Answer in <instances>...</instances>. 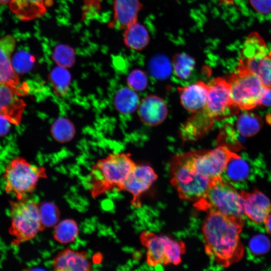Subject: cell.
<instances>
[{"instance_id":"6da1fadb","label":"cell","mask_w":271,"mask_h":271,"mask_svg":"<svg viewBox=\"0 0 271 271\" xmlns=\"http://www.w3.org/2000/svg\"><path fill=\"white\" fill-rule=\"evenodd\" d=\"M208 213L202 228L205 252L218 265L228 267L243 256L240 233L244 220L217 212Z\"/></svg>"},{"instance_id":"7a4b0ae2","label":"cell","mask_w":271,"mask_h":271,"mask_svg":"<svg viewBox=\"0 0 271 271\" xmlns=\"http://www.w3.org/2000/svg\"><path fill=\"white\" fill-rule=\"evenodd\" d=\"M171 183L181 199L196 201L209 188L212 180L203 177L195 171L192 152L175 156L170 168Z\"/></svg>"},{"instance_id":"3957f363","label":"cell","mask_w":271,"mask_h":271,"mask_svg":"<svg viewBox=\"0 0 271 271\" xmlns=\"http://www.w3.org/2000/svg\"><path fill=\"white\" fill-rule=\"evenodd\" d=\"M198 210L219 212L223 215L243 218L244 215L243 198L232 186L221 177L213 179L205 194L195 202Z\"/></svg>"},{"instance_id":"277c9868","label":"cell","mask_w":271,"mask_h":271,"mask_svg":"<svg viewBox=\"0 0 271 271\" xmlns=\"http://www.w3.org/2000/svg\"><path fill=\"white\" fill-rule=\"evenodd\" d=\"M9 234L13 237L12 244L19 246L30 241L44 229L40 217L39 204L28 197L11 201Z\"/></svg>"},{"instance_id":"5b68a950","label":"cell","mask_w":271,"mask_h":271,"mask_svg":"<svg viewBox=\"0 0 271 271\" xmlns=\"http://www.w3.org/2000/svg\"><path fill=\"white\" fill-rule=\"evenodd\" d=\"M46 177L44 168L32 164L22 157L16 158L5 170V191L17 200L27 198L34 191L39 180Z\"/></svg>"},{"instance_id":"8992f818","label":"cell","mask_w":271,"mask_h":271,"mask_svg":"<svg viewBox=\"0 0 271 271\" xmlns=\"http://www.w3.org/2000/svg\"><path fill=\"white\" fill-rule=\"evenodd\" d=\"M136 165L130 155L125 153H112L98 161L92 169L96 191L113 187L121 188Z\"/></svg>"},{"instance_id":"52a82bcc","label":"cell","mask_w":271,"mask_h":271,"mask_svg":"<svg viewBox=\"0 0 271 271\" xmlns=\"http://www.w3.org/2000/svg\"><path fill=\"white\" fill-rule=\"evenodd\" d=\"M238 68L255 74L265 86L271 88V51L257 33H251L245 39Z\"/></svg>"},{"instance_id":"ba28073f","label":"cell","mask_w":271,"mask_h":271,"mask_svg":"<svg viewBox=\"0 0 271 271\" xmlns=\"http://www.w3.org/2000/svg\"><path fill=\"white\" fill-rule=\"evenodd\" d=\"M228 82L232 102L236 108L248 110L260 105L266 87L255 74L237 68Z\"/></svg>"},{"instance_id":"9c48e42d","label":"cell","mask_w":271,"mask_h":271,"mask_svg":"<svg viewBox=\"0 0 271 271\" xmlns=\"http://www.w3.org/2000/svg\"><path fill=\"white\" fill-rule=\"evenodd\" d=\"M142 244L147 248V261L152 266L159 264H179L185 251V244L169 237L144 232L141 235Z\"/></svg>"},{"instance_id":"30bf717a","label":"cell","mask_w":271,"mask_h":271,"mask_svg":"<svg viewBox=\"0 0 271 271\" xmlns=\"http://www.w3.org/2000/svg\"><path fill=\"white\" fill-rule=\"evenodd\" d=\"M237 155L225 146L209 151H192L193 164L199 175L213 180L221 177L228 161Z\"/></svg>"},{"instance_id":"8fae6325","label":"cell","mask_w":271,"mask_h":271,"mask_svg":"<svg viewBox=\"0 0 271 271\" xmlns=\"http://www.w3.org/2000/svg\"><path fill=\"white\" fill-rule=\"evenodd\" d=\"M207 102L204 108L215 120L224 118L230 114L232 107H235L231 96L228 81L222 78L210 81Z\"/></svg>"},{"instance_id":"7c38bea8","label":"cell","mask_w":271,"mask_h":271,"mask_svg":"<svg viewBox=\"0 0 271 271\" xmlns=\"http://www.w3.org/2000/svg\"><path fill=\"white\" fill-rule=\"evenodd\" d=\"M157 178V175L149 165L136 164L121 188L130 193L137 200L151 187Z\"/></svg>"},{"instance_id":"4fadbf2b","label":"cell","mask_w":271,"mask_h":271,"mask_svg":"<svg viewBox=\"0 0 271 271\" xmlns=\"http://www.w3.org/2000/svg\"><path fill=\"white\" fill-rule=\"evenodd\" d=\"M244 214L256 224L263 223L270 213L271 202L262 192L255 190L251 192L241 191Z\"/></svg>"},{"instance_id":"5bb4252c","label":"cell","mask_w":271,"mask_h":271,"mask_svg":"<svg viewBox=\"0 0 271 271\" xmlns=\"http://www.w3.org/2000/svg\"><path fill=\"white\" fill-rule=\"evenodd\" d=\"M113 16L108 26L124 30L136 22L142 5L139 0H113Z\"/></svg>"},{"instance_id":"9a60e30c","label":"cell","mask_w":271,"mask_h":271,"mask_svg":"<svg viewBox=\"0 0 271 271\" xmlns=\"http://www.w3.org/2000/svg\"><path fill=\"white\" fill-rule=\"evenodd\" d=\"M168 113L165 101L156 95L144 98L138 106V114L141 120L149 126H156L162 122Z\"/></svg>"},{"instance_id":"2e32d148","label":"cell","mask_w":271,"mask_h":271,"mask_svg":"<svg viewBox=\"0 0 271 271\" xmlns=\"http://www.w3.org/2000/svg\"><path fill=\"white\" fill-rule=\"evenodd\" d=\"M181 102L188 111L195 113L206 105L209 86L202 81L178 88Z\"/></svg>"},{"instance_id":"e0dca14e","label":"cell","mask_w":271,"mask_h":271,"mask_svg":"<svg viewBox=\"0 0 271 271\" xmlns=\"http://www.w3.org/2000/svg\"><path fill=\"white\" fill-rule=\"evenodd\" d=\"M24 108V102L17 96L16 88L0 84V114L11 123L18 124Z\"/></svg>"},{"instance_id":"ac0fdd59","label":"cell","mask_w":271,"mask_h":271,"mask_svg":"<svg viewBox=\"0 0 271 271\" xmlns=\"http://www.w3.org/2000/svg\"><path fill=\"white\" fill-rule=\"evenodd\" d=\"M52 265L58 271H88L91 268L84 253L70 249L59 252L54 258Z\"/></svg>"},{"instance_id":"d6986e66","label":"cell","mask_w":271,"mask_h":271,"mask_svg":"<svg viewBox=\"0 0 271 271\" xmlns=\"http://www.w3.org/2000/svg\"><path fill=\"white\" fill-rule=\"evenodd\" d=\"M214 120L204 107L182 126L181 134L183 139L185 141L199 139L211 128Z\"/></svg>"},{"instance_id":"ffe728a7","label":"cell","mask_w":271,"mask_h":271,"mask_svg":"<svg viewBox=\"0 0 271 271\" xmlns=\"http://www.w3.org/2000/svg\"><path fill=\"white\" fill-rule=\"evenodd\" d=\"M10 8L18 18L31 20L42 17L46 11L44 0H12Z\"/></svg>"},{"instance_id":"44dd1931","label":"cell","mask_w":271,"mask_h":271,"mask_svg":"<svg viewBox=\"0 0 271 271\" xmlns=\"http://www.w3.org/2000/svg\"><path fill=\"white\" fill-rule=\"evenodd\" d=\"M123 41L130 49L141 51L149 44L150 37L146 28L137 21L124 30Z\"/></svg>"},{"instance_id":"7402d4cb","label":"cell","mask_w":271,"mask_h":271,"mask_svg":"<svg viewBox=\"0 0 271 271\" xmlns=\"http://www.w3.org/2000/svg\"><path fill=\"white\" fill-rule=\"evenodd\" d=\"M113 104L121 114H129L138 107L139 97L135 91L129 87H122L115 93Z\"/></svg>"},{"instance_id":"603a6c76","label":"cell","mask_w":271,"mask_h":271,"mask_svg":"<svg viewBox=\"0 0 271 271\" xmlns=\"http://www.w3.org/2000/svg\"><path fill=\"white\" fill-rule=\"evenodd\" d=\"M249 173L248 164L238 155L228 161L221 176L227 181H241L247 178Z\"/></svg>"},{"instance_id":"cb8c5ba5","label":"cell","mask_w":271,"mask_h":271,"mask_svg":"<svg viewBox=\"0 0 271 271\" xmlns=\"http://www.w3.org/2000/svg\"><path fill=\"white\" fill-rule=\"evenodd\" d=\"M54 227V238L62 244H68L74 241L79 234L77 223L71 219H65L59 221Z\"/></svg>"},{"instance_id":"d4e9b609","label":"cell","mask_w":271,"mask_h":271,"mask_svg":"<svg viewBox=\"0 0 271 271\" xmlns=\"http://www.w3.org/2000/svg\"><path fill=\"white\" fill-rule=\"evenodd\" d=\"M262 124L261 119L256 114L249 112L241 113L236 121V128L241 134L245 137L252 136L260 129Z\"/></svg>"},{"instance_id":"484cf974","label":"cell","mask_w":271,"mask_h":271,"mask_svg":"<svg viewBox=\"0 0 271 271\" xmlns=\"http://www.w3.org/2000/svg\"><path fill=\"white\" fill-rule=\"evenodd\" d=\"M49 79L57 95L64 96L67 94L71 80L67 68L59 66L55 67L49 74Z\"/></svg>"},{"instance_id":"4316f807","label":"cell","mask_w":271,"mask_h":271,"mask_svg":"<svg viewBox=\"0 0 271 271\" xmlns=\"http://www.w3.org/2000/svg\"><path fill=\"white\" fill-rule=\"evenodd\" d=\"M53 138L59 143H66L74 137L75 129L73 123L66 118L57 119L51 127Z\"/></svg>"},{"instance_id":"83f0119b","label":"cell","mask_w":271,"mask_h":271,"mask_svg":"<svg viewBox=\"0 0 271 271\" xmlns=\"http://www.w3.org/2000/svg\"><path fill=\"white\" fill-rule=\"evenodd\" d=\"M11 56L0 54V84H5L16 88L20 80L18 74L12 66Z\"/></svg>"},{"instance_id":"f1b7e54d","label":"cell","mask_w":271,"mask_h":271,"mask_svg":"<svg viewBox=\"0 0 271 271\" xmlns=\"http://www.w3.org/2000/svg\"><path fill=\"white\" fill-rule=\"evenodd\" d=\"M173 66L176 75L178 78L186 79L191 75L195 66V61L186 54H177L174 56Z\"/></svg>"},{"instance_id":"f546056e","label":"cell","mask_w":271,"mask_h":271,"mask_svg":"<svg viewBox=\"0 0 271 271\" xmlns=\"http://www.w3.org/2000/svg\"><path fill=\"white\" fill-rule=\"evenodd\" d=\"M52 59L57 66L68 68L72 67L75 61L74 49L65 44H59L55 48Z\"/></svg>"},{"instance_id":"4dcf8cb0","label":"cell","mask_w":271,"mask_h":271,"mask_svg":"<svg viewBox=\"0 0 271 271\" xmlns=\"http://www.w3.org/2000/svg\"><path fill=\"white\" fill-rule=\"evenodd\" d=\"M151 74L159 80L168 78L171 73V65L168 59L163 55L154 57L149 63Z\"/></svg>"},{"instance_id":"1f68e13d","label":"cell","mask_w":271,"mask_h":271,"mask_svg":"<svg viewBox=\"0 0 271 271\" xmlns=\"http://www.w3.org/2000/svg\"><path fill=\"white\" fill-rule=\"evenodd\" d=\"M42 223L45 227H54L59 221V211L57 206L50 202H44L39 205Z\"/></svg>"},{"instance_id":"d6a6232c","label":"cell","mask_w":271,"mask_h":271,"mask_svg":"<svg viewBox=\"0 0 271 271\" xmlns=\"http://www.w3.org/2000/svg\"><path fill=\"white\" fill-rule=\"evenodd\" d=\"M35 59L30 54L25 51H18L11 58V63L14 70L18 74L30 71L32 68Z\"/></svg>"},{"instance_id":"836d02e7","label":"cell","mask_w":271,"mask_h":271,"mask_svg":"<svg viewBox=\"0 0 271 271\" xmlns=\"http://www.w3.org/2000/svg\"><path fill=\"white\" fill-rule=\"evenodd\" d=\"M248 247L250 252L255 255H261L266 253L270 248L268 238L262 234L253 236L249 240Z\"/></svg>"},{"instance_id":"e575fe53","label":"cell","mask_w":271,"mask_h":271,"mask_svg":"<svg viewBox=\"0 0 271 271\" xmlns=\"http://www.w3.org/2000/svg\"><path fill=\"white\" fill-rule=\"evenodd\" d=\"M127 83L128 87L134 91H143L148 85L147 74L140 69L132 70L127 77Z\"/></svg>"},{"instance_id":"d590c367","label":"cell","mask_w":271,"mask_h":271,"mask_svg":"<svg viewBox=\"0 0 271 271\" xmlns=\"http://www.w3.org/2000/svg\"><path fill=\"white\" fill-rule=\"evenodd\" d=\"M253 8L262 14L271 13V0H249Z\"/></svg>"},{"instance_id":"8d00e7d4","label":"cell","mask_w":271,"mask_h":271,"mask_svg":"<svg viewBox=\"0 0 271 271\" xmlns=\"http://www.w3.org/2000/svg\"><path fill=\"white\" fill-rule=\"evenodd\" d=\"M10 121L5 116L0 114V136L6 135L10 130Z\"/></svg>"},{"instance_id":"74e56055","label":"cell","mask_w":271,"mask_h":271,"mask_svg":"<svg viewBox=\"0 0 271 271\" xmlns=\"http://www.w3.org/2000/svg\"><path fill=\"white\" fill-rule=\"evenodd\" d=\"M260 104L271 106V88L266 87L260 101Z\"/></svg>"},{"instance_id":"f35d334b","label":"cell","mask_w":271,"mask_h":271,"mask_svg":"<svg viewBox=\"0 0 271 271\" xmlns=\"http://www.w3.org/2000/svg\"><path fill=\"white\" fill-rule=\"evenodd\" d=\"M263 223L266 231L271 236V213L268 215Z\"/></svg>"},{"instance_id":"ab89813d","label":"cell","mask_w":271,"mask_h":271,"mask_svg":"<svg viewBox=\"0 0 271 271\" xmlns=\"http://www.w3.org/2000/svg\"><path fill=\"white\" fill-rule=\"evenodd\" d=\"M222 4L225 5H231L233 4L234 0H219Z\"/></svg>"},{"instance_id":"60d3db41","label":"cell","mask_w":271,"mask_h":271,"mask_svg":"<svg viewBox=\"0 0 271 271\" xmlns=\"http://www.w3.org/2000/svg\"><path fill=\"white\" fill-rule=\"evenodd\" d=\"M12 0H0L1 4H6L10 3Z\"/></svg>"}]
</instances>
